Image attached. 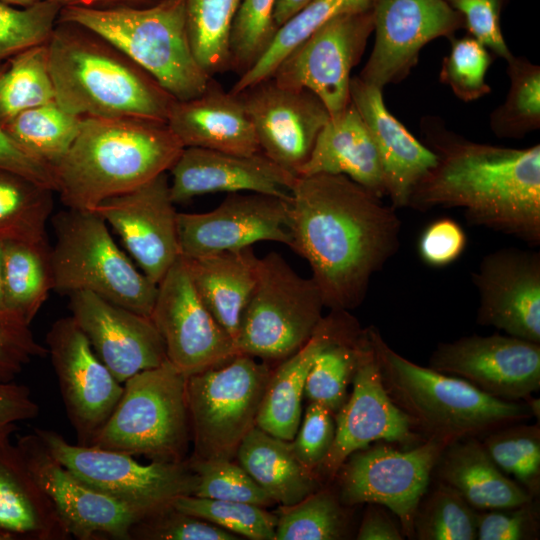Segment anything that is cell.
<instances>
[{"instance_id": "cell-13", "label": "cell", "mask_w": 540, "mask_h": 540, "mask_svg": "<svg viewBox=\"0 0 540 540\" xmlns=\"http://www.w3.org/2000/svg\"><path fill=\"white\" fill-rule=\"evenodd\" d=\"M372 33L371 8L335 17L295 47L272 78L284 87L310 90L335 117L350 104L351 72Z\"/></svg>"}, {"instance_id": "cell-22", "label": "cell", "mask_w": 540, "mask_h": 540, "mask_svg": "<svg viewBox=\"0 0 540 540\" xmlns=\"http://www.w3.org/2000/svg\"><path fill=\"white\" fill-rule=\"evenodd\" d=\"M167 172L101 202L98 213L121 238L141 271L158 284L181 256Z\"/></svg>"}, {"instance_id": "cell-18", "label": "cell", "mask_w": 540, "mask_h": 540, "mask_svg": "<svg viewBox=\"0 0 540 540\" xmlns=\"http://www.w3.org/2000/svg\"><path fill=\"white\" fill-rule=\"evenodd\" d=\"M67 417L77 444L89 446L123 393L72 316L56 320L46 335Z\"/></svg>"}, {"instance_id": "cell-12", "label": "cell", "mask_w": 540, "mask_h": 540, "mask_svg": "<svg viewBox=\"0 0 540 540\" xmlns=\"http://www.w3.org/2000/svg\"><path fill=\"white\" fill-rule=\"evenodd\" d=\"M34 432L52 456L86 485L148 514L195 492L197 476L188 459L143 465L128 454L73 445L54 430Z\"/></svg>"}, {"instance_id": "cell-3", "label": "cell", "mask_w": 540, "mask_h": 540, "mask_svg": "<svg viewBox=\"0 0 540 540\" xmlns=\"http://www.w3.org/2000/svg\"><path fill=\"white\" fill-rule=\"evenodd\" d=\"M183 149L163 121L83 118L78 136L53 168L55 192L67 208L94 210L168 172Z\"/></svg>"}, {"instance_id": "cell-38", "label": "cell", "mask_w": 540, "mask_h": 540, "mask_svg": "<svg viewBox=\"0 0 540 540\" xmlns=\"http://www.w3.org/2000/svg\"><path fill=\"white\" fill-rule=\"evenodd\" d=\"M53 192L21 174L0 168V242L47 239Z\"/></svg>"}, {"instance_id": "cell-56", "label": "cell", "mask_w": 540, "mask_h": 540, "mask_svg": "<svg viewBox=\"0 0 540 540\" xmlns=\"http://www.w3.org/2000/svg\"><path fill=\"white\" fill-rule=\"evenodd\" d=\"M0 168L21 174L55 192L53 169L22 150L5 131L1 122Z\"/></svg>"}, {"instance_id": "cell-24", "label": "cell", "mask_w": 540, "mask_h": 540, "mask_svg": "<svg viewBox=\"0 0 540 540\" xmlns=\"http://www.w3.org/2000/svg\"><path fill=\"white\" fill-rule=\"evenodd\" d=\"M69 298L71 316L120 383L167 360L164 341L150 317L87 291Z\"/></svg>"}, {"instance_id": "cell-23", "label": "cell", "mask_w": 540, "mask_h": 540, "mask_svg": "<svg viewBox=\"0 0 540 540\" xmlns=\"http://www.w3.org/2000/svg\"><path fill=\"white\" fill-rule=\"evenodd\" d=\"M476 322L540 343V252L507 247L486 254L471 275Z\"/></svg>"}, {"instance_id": "cell-63", "label": "cell", "mask_w": 540, "mask_h": 540, "mask_svg": "<svg viewBox=\"0 0 540 540\" xmlns=\"http://www.w3.org/2000/svg\"><path fill=\"white\" fill-rule=\"evenodd\" d=\"M0 310H7L4 302L3 278H2V242H0Z\"/></svg>"}, {"instance_id": "cell-27", "label": "cell", "mask_w": 540, "mask_h": 540, "mask_svg": "<svg viewBox=\"0 0 540 540\" xmlns=\"http://www.w3.org/2000/svg\"><path fill=\"white\" fill-rule=\"evenodd\" d=\"M183 147H198L237 155L260 152L259 143L237 94L212 78L200 95L176 100L166 121Z\"/></svg>"}, {"instance_id": "cell-49", "label": "cell", "mask_w": 540, "mask_h": 540, "mask_svg": "<svg viewBox=\"0 0 540 540\" xmlns=\"http://www.w3.org/2000/svg\"><path fill=\"white\" fill-rule=\"evenodd\" d=\"M61 8L51 0L21 8L0 1V61L46 43L57 24Z\"/></svg>"}, {"instance_id": "cell-45", "label": "cell", "mask_w": 540, "mask_h": 540, "mask_svg": "<svg viewBox=\"0 0 540 540\" xmlns=\"http://www.w3.org/2000/svg\"><path fill=\"white\" fill-rule=\"evenodd\" d=\"M277 0H240L228 40L229 70L241 76L264 54L278 30Z\"/></svg>"}, {"instance_id": "cell-53", "label": "cell", "mask_w": 540, "mask_h": 540, "mask_svg": "<svg viewBox=\"0 0 540 540\" xmlns=\"http://www.w3.org/2000/svg\"><path fill=\"white\" fill-rule=\"evenodd\" d=\"M538 498L516 507L478 511L477 539H539L540 512Z\"/></svg>"}, {"instance_id": "cell-1", "label": "cell", "mask_w": 540, "mask_h": 540, "mask_svg": "<svg viewBox=\"0 0 540 540\" xmlns=\"http://www.w3.org/2000/svg\"><path fill=\"white\" fill-rule=\"evenodd\" d=\"M341 174L297 176L288 201L290 248L310 266L325 307L359 306L400 247L394 207Z\"/></svg>"}, {"instance_id": "cell-15", "label": "cell", "mask_w": 540, "mask_h": 540, "mask_svg": "<svg viewBox=\"0 0 540 540\" xmlns=\"http://www.w3.org/2000/svg\"><path fill=\"white\" fill-rule=\"evenodd\" d=\"M371 11L375 39L358 77L381 90L403 81L430 41L464 28L463 16L445 0H371Z\"/></svg>"}, {"instance_id": "cell-8", "label": "cell", "mask_w": 540, "mask_h": 540, "mask_svg": "<svg viewBox=\"0 0 540 540\" xmlns=\"http://www.w3.org/2000/svg\"><path fill=\"white\" fill-rule=\"evenodd\" d=\"M186 378L166 360L127 379L89 446L156 462L185 461L191 440Z\"/></svg>"}, {"instance_id": "cell-61", "label": "cell", "mask_w": 540, "mask_h": 540, "mask_svg": "<svg viewBox=\"0 0 540 540\" xmlns=\"http://www.w3.org/2000/svg\"><path fill=\"white\" fill-rule=\"evenodd\" d=\"M527 404L529 405L533 417L537 418V421L539 422V415H540V400L538 398H534L531 396L526 400Z\"/></svg>"}, {"instance_id": "cell-50", "label": "cell", "mask_w": 540, "mask_h": 540, "mask_svg": "<svg viewBox=\"0 0 540 540\" xmlns=\"http://www.w3.org/2000/svg\"><path fill=\"white\" fill-rule=\"evenodd\" d=\"M237 540L240 537L173 505L155 510L130 529V540Z\"/></svg>"}, {"instance_id": "cell-34", "label": "cell", "mask_w": 540, "mask_h": 540, "mask_svg": "<svg viewBox=\"0 0 540 540\" xmlns=\"http://www.w3.org/2000/svg\"><path fill=\"white\" fill-rule=\"evenodd\" d=\"M50 250L47 239L2 242L5 307L28 324L53 290Z\"/></svg>"}, {"instance_id": "cell-55", "label": "cell", "mask_w": 540, "mask_h": 540, "mask_svg": "<svg viewBox=\"0 0 540 540\" xmlns=\"http://www.w3.org/2000/svg\"><path fill=\"white\" fill-rule=\"evenodd\" d=\"M467 236L461 225L443 217L432 221L422 231L418 253L431 267H444L455 262L465 251Z\"/></svg>"}, {"instance_id": "cell-58", "label": "cell", "mask_w": 540, "mask_h": 540, "mask_svg": "<svg viewBox=\"0 0 540 540\" xmlns=\"http://www.w3.org/2000/svg\"><path fill=\"white\" fill-rule=\"evenodd\" d=\"M355 538L358 540H403L404 535L384 506L368 504Z\"/></svg>"}, {"instance_id": "cell-26", "label": "cell", "mask_w": 540, "mask_h": 540, "mask_svg": "<svg viewBox=\"0 0 540 540\" xmlns=\"http://www.w3.org/2000/svg\"><path fill=\"white\" fill-rule=\"evenodd\" d=\"M382 91L358 76L351 78L350 101L375 143L383 169L386 196L390 198L392 207L400 209L408 207L413 189L435 166L437 157L388 111Z\"/></svg>"}, {"instance_id": "cell-9", "label": "cell", "mask_w": 540, "mask_h": 540, "mask_svg": "<svg viewBox=\"0 0 540 540\" xmlns=\"http://www.w3.org/2000/svg\"><path fill=\"white\" fill-rule=\"evenodd\" d=\"M325 307L312 278L300 276L278 253L258 259L256 282L236 339L238 354L281 362L312 336Z\"/></svg>"}, {"instance_id": "cell-11", "label": "cell", "mask_w": 540, "mask_h": 540, "mask_svg": "<svg viewBox=\"0 0 540 540\" xmlns=\"http://www.w3.org/2000/svg\"><path fill=\"white\" fill-rule=\"evenodd\" d=\"M452 442L431 437L409 450L383 443L352 453L334 478L341 503L347 507L384 506L399 520L403 535L413 539L418 505L443 451Z\"/></svg>"}, {"instance_id": "cell-16", "label": "cell", "mask_w": 540, "mask_h": 540, "mask_svg": "<svg viewBox=\"0 0 540 540\" xmlns=\"http://www.w3.org/2000/svg\"><path fill=\"white\" fill-rule=\"evenodd\" d=\"M352 393L335 414V438L316 474L332 481L345 460L374 442L414 444L422 435L411 419L392 401L366 328L365 344L352 379Z\"/></svg>"}, {"instance_id": "cell-47", "label": "cell", "mask_w": 540, "mask_h": 540, "mask_svg": "<svg viewBox=\"0 0 540 540\" xmlns=\"http://www.w3.org/2000/svg\"><path fill=\"white\" fill-rule=\"evenodd\" d=\"M449 53L443 58L439 81L450 87L464 102L478 100L491 93L485 76L493 61V54L476 38L467 34L450 39Z\"/></svg>"}, {"instance_id": "cell-30", "label": "cell", "mask_w": 540, "mask_h": 540, "mask_svg": "<svg viewBox=\"0 0 540 540\" xmlns=\"http://www.w3.org/2000/svg\"><path fill=\"white\" fill-rule=\"evenodd\" d=\"M10 435L0 434V528L18 540L71 539Z\"/></svg>"}, {"instance_id": "cell-17", "label": "cell", "mask_w": 540, "mask_h": 540, "mask_svg": "<svg viewBox=\"0 0 540 540\" xmlns=\"http://www.w3.org/2000/svg\"><path fill=\"white\" fill-rule=\"evenodd\" d=\"M16 446L71 538L130 540L133 524L148 514L86 485L52 456L35 432L19 436Z\"/></svg>"}, {"instance_id": "cell-5", "label": "cell", "mask_w": 540, "mask_h": 540, "mask_svg": "<svg viewBox=\"0 0 540 540\" xmlns=\"http://www.w3.org/2000/svg\"><path fill=\"white\" fill-rule=\"evenodd\" d=\"M384 387L426 438L480 437L533 417L526 401H506L467 381L418 365L392 349L375 326L367 327Z\"/></svg>"}, {"instance_id": "cell-54", "label": "cell", "mask_w": 540, "mask_h": 540, "mask_svg": "<svg viewBox=\"0 0 540 540\" xmlns=\"http://www.w3.org/2000/svg\"><path fill=\"white\" fill-rule=\"evenodd\" d=\"M464 19L467 33L493 55L507 60L512 52L501 30V16L510 0H445Z\"/></svg>"}, {"instance_id": "cell-25", "label": "cell", "mask_w": 540, "mask_h": 540, "mask_svg": "<svg viewBox=\"0 0 540 540\" xmlns=\"http://www.w3.org/2000/svg\"><path fill=\"white\" fill-rule=\"evenodd\" d=\"M169 172L174 203L217 192H254L289 199L297 178L261 151L237 155L198 147H184Z\"/></svg>"}, {"instance_id": "cell-41", "label": "cell", "mask_w": 540, "mask_h": 540, "mask_svg": "<svg viewBox=\"0 0 540 540\" xmlns=\"http://www.w3.org/2000/svg\"><path fill=\"white\" fill-rule=\"evenodd\" d=\"M337 490L320 487L300 502L280 506L275 540H340L349 532V517Z\"/></svg>"}, {"instance_id": "cell-19", "label": "cell", "mask_w": 540, "mask_h": 540, "mask_svg": "<svg viewBox=\"0 0 540 540\" xmlns=\"http://www.w3.org/2000/svg\"><path fill=\"white\" fill-rule=\"evenodd\" d=\"M429 367L490 396L526 401L540 389V343L507 334L463 336L439 343Z\"/></svg>"}, {"instance_id": "cell-10", "label": "cell", "mask_w": 540, "mask_h": 540, "mask_svg": "<svg viewBox=\"0 0 540 540\" xmlns=\"http://www.w3.org/2000/svg\"><path fill=\"white\" fill-rule=\"evenodd\" d=\"M267 362L237 354L186 378L194 459L234 460L257 416L272 373Z\"/></svg>"}, {"instance_id": "cell-28", "label": "cell", "mask_w": 540, "mask_h": 540, "mask_svg": "<svg viewBox=\"0 0 540 540\" xmlns=\"http://www.w3.org/2000/svg\"><path fill=\"white\" fill-rule=\"evenodd\" d=\"M357 319L346 310L323 316L309 340L272 370L256 426L286 441L295 437L302 418V398L308 373L320 351Z\"/></svg>"}, {"instance_id": "cell-57", "label": "cell", "mask_w": 540, "mask_h": 540, "mask_svg": "<svg viewBox=\"0 0 540 540\" xmlns=\"http://www.w3.org/2000/svg\"><path fill=\"white\" fill-rule=\"evenodd\" d=\"M38 413L39 406L27 386L0 381V434H12L17 422L34 419Z\"/></svg>"}, {"instance_id": "cell-7", "label": "cell", "mask_w": 540, "mask_h": 540, "mask_svg": "<svg viewBox=\"0 0 540 540\" xmlns=\"http://www.w3.org/2000/svg\"><path fill=\"white\" fill-rule=\"evenodd\" d=\"M50 250L53 290L87 291L150 317L157 284L118 247L105 220L93 210L68 208L52 218Z\"/></svg>"}, {"instance_id": "cell-36", "label": "cell", "mask_w": 540, "mask_h": 540, "mask_svg": "<svg viewBox=\"0 0 540 540\" xmlns=\"http://www.w3.org/2000/svg\"><path fill=\"white\" fill-rule=\"evenodd\" d=\"M82 120L53 100L17 114L3 127L22 150L53 169L78 136Z\"/></svg>"}, {"instance_id": "cell-4", "label": "cell", "mask_w": 540, "mask_h": 540, "mask_svg": "<svg viewBox=\"0 0 540 540\" xmlns=\"http://www.w3.org/2000/svg\"><path fill=\"white\" fill-rule=\"evenodd\" d=\"M46 45L55 101L66 111L82 118L167 121L176 99L96 33L57 21Z\"/></svg>"}, {"instance_id": "cell-60", "label": "cell", "mask_w": 540, "mask_h": 540, "mask_svg": "<svg viewBox=\"0 0 540 540\" xmlns=\"http://www.w3.org/2000/svg\"><path fill=\"white\" fill-rule=\"evenodd\" d=\"M310 0H277L274 17L279 26L297 13Z\"/></svg>"}, {"instance_id": "cell-42", "label": "cell", "mask_w": 540, "mask_h": 540, "mask_svg": "<svg viewBox=\"0 0 540 540\" xmlns=\"http://www.w3.org/2000/svg\"><path fill=\"white\" fill-rule=\"evenodd\" d=\"M190 43L204 70H229L228 40L240 0H183Z\"/></svg>"}, {"instance_id": "cell-2", "label": "cell", "mask_w": 540, "mask_h": 540, "mask_svg": "<svg viewBox=\"0 0 540 540\" xmlns=\"http://www.w3.org/2000/svg\"><path fill=\"white\" fill-rule=\"evenodd\" d=\"M435 166L412 191L408 207L460 208L470 225L540 244V145L479 143L447 128L438 116L420 121Z\"/></svg>"}, {"instance_id": "cell-33", "label": "cell", "mask_w": 540, "mask_h": 540, "mask_svg": "<svg viewBox=\"0 0 540 540\" xmlns=\"http://www.w3.org/2000/svg\"><path fill=\"white\" fill-rule=\"evenodd\" d=\"M235 458L276 504L294 505L321 487L318 476L296 458L290 441L257 426L243 438Z\"/></svg>"}, {"instance_id": "cell-21", "label": "cell", "mask_w": 540, "mask_h": 540, "mask_svg": "<svg viewBox=\"0 0 540 540\" xmlns=\"http://www.w3.org/2000/svg\"><path fill=\"white\" fill-rule=\"evenodd\" d=\"M260 151L297 175L330 114L313 92L279 85L272 77L237 93Z\"/></svg>"}, {"instance_id": "cell-46", "label": "cell", "mask_w": 540, "mask_h": 540, "mask_svg": "<svg viewBox=\"0 0 540 540\" xmlns=\"http://www.w3.org/2000/svg\"><path fill=\"white\" fill-rule=\"evenodd\" d=\"M172 505L238 536L251 540H275L278 516L265 507L194 495L180 496Z\"/></svg>"}, {"instance_id": "cell-35", "label": "cell", "mask_w": 540, "mask_h": 540, "mask_svg": "<svg viewBox=\"0 0 540 540\" xmlns=\"http://www.w3.org/2000/svg\"><path fill=\"white\" fill-rule=\"evenodd\" d=\"M370 8L371 0H310L279 26L267 50L248 71L239 76L230 92L237 94L272 77L281 61L295 47L330 20L343 14Z\"/></svg>"}, {"instance_id": "cell-64", "label": "cell", "mask_w": 540, "mask_h": 540, "mask_svg": "<svg viewBox=\"0 0 540 540\" xmlns=\"http://www.w3.org/2000/svg\"><path fill=\"white\" fill-rule=\"evenodd\" d=\"M0 540H18V539L13 533L0 528Z\"/></svg>"}, {"instance_id": "cell-52", "label": "cell", "mask_w": 540, "mask_h": 540, "mask_svg": "<svg viewBox=\"0 0 540 540\" xmlns=\"http://www.w3.org/2000/svg\"><path fill=\"white\" fill-rule=\"evenodd\" d=\"M29 326L15 313L0 310V381H13L31 360L48 355Z\"/></svg>"}, {"instance_id": "cell-37", "label": "cell", "mask_w": 540, "mask_h": 540, "mask_svg": "<svg viewBox=\"0 0 540 540\" xmlns=\"http://www.w3.org/2000/svg\"><path fill=\"white\" fill-rule=\"evenodd\" d=\"M366 340V328L354 322L325 346L308 373L304 394L334 415L348 398L351 384Z\"/></svg>"}, {"instance_id": "cell-62", "label": "cell", "mask_w": 540, "mask_h": 540, "mask_svg": "<svg viewBox=\"0 0 540 540\" xmlns=\"http://www.w3.org/2000/svg\"><path fill=\"white\" fill-rule=\"evenodd\" d=\"M4 3H7L9 5H12V6H19V7H28V6H31V5H34L38 2H41L43 0H0Z\"/></svg>"}, {"instance_id": "cell-20", "label": "cell", "mask_w": 540, "mask_h": 540, "mask_svg": "<svg viewBox=\"0 0 540 540\" xmlns=\"http://www.w3.org/2000/svg\"><path fill=\"white\" fill-rule=\"evenodd\" d=\"M289 199L274 195L237 192L213 210L178 213L180 254L194 258L252 247L260 241L290 247Z\"/></svg>"}, {"instance_id": "cell-32", "label": "cell", "mask_w": 540, "mask_h": 540, "mask_svg": "<svg viewBox=\"0 0 540 540\" xmlns=\"http://www.w3.org/2000/svg\"><path fill=\"white\" fill-rule=\"evenodd\" d=\"M201 300L236 344L241 319L256 282L252 247L185 258Z\"/></svg>"}, {"instance_id": "cell-51", "label": "cell", "mask_w": 540, "mask_h": 540, "mask_svg": "<svg viewBox=\"0 0 540 540\" xmlns=\"http://www.w3.org/2000/svg\"><path fill=\"white\" fill-rule=\"evenodd\" d=\"M334 438L335 415L323 405L310 402L290 444L299 462L316 474Z\"/></svg>"}, {"instance_id": "cell-29", "label": "cell", "mask_w": 540, "mask_h": 540, "mask_svg": "<svg viewBox=\"0 0 540 540\" xmlns=\"http://www.w3.org/2000/svg\"><path fill=\"white\" fill-rule=\"evenodd\" d=\"M341 174L376 196H386L381 161L372 136L351 103L330 117L297 176Z\"/></svg>"}, {"instance_id": "cell-59", "label": "cell", "mask_w": 540, "mask_h": 540, "mask_svg": "<svg viewBox=\"0 0 540 540\" xmlns=\"http://www.w3.org/2000/svg\"><path fill=\"white\" fill-rule=\"evenodd\" d=\"M62 7L78 6L87 8H112V7H146L154 5L161 0H51Z\"/></svg>"}, {"instance_id": "cell-44", "label": "cell", "mask_w": 540, "mask_h": 540, "mask_svg": "<svg viewBox=\"0 0 540 540\" xmlns=\"http://www.w3.org/2000/svg\"><path fill=\"white\" fill-rule=\"evenodd\" d=\"M477 512L455 490L437 480L421 499L413 523L418 540H476Z\"/></svg>"}, {"instance_id": "cell-14", "label": "cell", "mask_w": 540, "mask_h": 540, "mask_svg": "<svg viewBox=\"0 0 540 540\" xmlns=\"http://www.w3.org/2000/svg\"><path fill=\"white\" fill-rule=\"evenodd\" d=\"M150 318L164 341L167 360L186 377L238 354L234 340L198 295L182 256L157 284Z\"/></svg>"}, {"instance_id": "cell-39", "label": "cell", "mask_w": 540, "mask_h": 540, "mask_svg": "<svg viewBox=\"0 0 540 540\" xmlns=\"http://www.w3.org/2000/svg\"><path fill=\"white\" fill-rule=\"evenodd\" d=\"M46 43L19 52L0 65L2 125L25 110L55 100Z\"/></svg>"}, {"instance_id": "cell-48", "label": "cell", "mask_w": 540, "mask_h": 540, "mask_svg": "<svg viewBox=\"0 0 540 540\" xmlns=\"http://www.w3.org/2000/svg\"><path fill=\"white\" fill-rule=\"evenodd\" d=\"M197 476L194 496L272 506L275 501L233 460L188 459Z\"/></svg>"}, {"instance_id": "cell-40", "label": "cell", "mask_w": 540, "mask_h": 540, "mask_svg": "<svg viewBox=\"0 0 540 540\" xmlns=\"http://www.w3.org/2000/svg\"><path fill=\"white\" fill-rule=\"evenodd\" d=\"M506 62L508 93L491 112L489 127L499 138L521 139L540 128V67L513 54Z\"/></svg>"}, {"instance_id": "cell-31", "label": "cell", "mask_w": 540, "mask_h": 540, "mask_svg": "<svg viewBox=\"0 0 540 540\" xmlns=\"http://www.w3.org/2000/svg\"><path fill=\"white\" fill-rule=\"evenodd\" d=\"M433 475L476 511L516 507L535 499L494 463L477 437L449 444Z\"/></svg>"}, {"instance_id": "cell-6", "label": "cell", "mask_w": 540, "mask_h": 540, "mask_svg": "<svg viewBox=\"0 0 540 540\" xmlns=\"http://www.w3.org/2000/svg\"><path fill=\"white\" fill-rule=\"evenodd\" d=\"M58 21L80 25L111 43L176 100L200 95L213 78L193 52L183 0L146 7L64 6Z\"/></svg>"}, {"instance_id": "cell-43", "label": "cell", "mask_w": 540, "mask_h": 540, "mask_svg": "<svg viewBox=\"0 0 540 540\" xmlns=\"http://www.w3.org/2000/svg\"><path fill=\"white\" fill-rule=\"evenodd\" d=\"M494 463L532 497L540 494V424L514 423L481 441Z\"/></svg>"}]
</instances>
